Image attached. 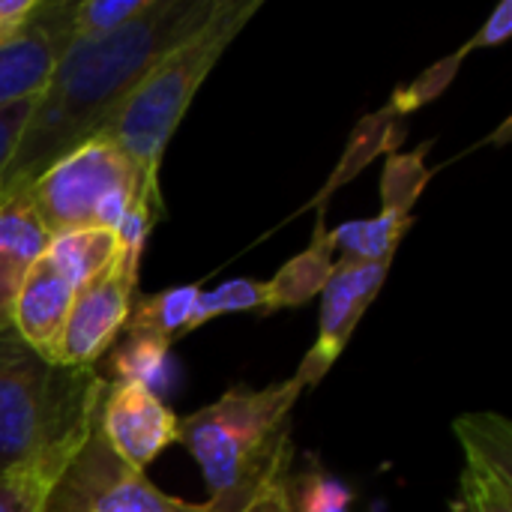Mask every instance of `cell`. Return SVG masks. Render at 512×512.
<instances>
[{"label": "cell", "instance_id": "1", "mask_svg": "<svg viewBox=\"0 0 512 512\" xmlns=\"http://www.w3.org/2000/svg\"><path fill=\"white\" fill-rule=\"evenodd\" d=\"M216 6L219 0H156L147 15L114 33L72 39L33 99L0 195L24 189L63 153L93 138L132 87L168 51L198 33Z\"/></svg>", "mask_w": 512, "mask_h": 512}, {"label": "cell", "instance_id": "2", "mask_svg": "<svg viewBox=\"0 0 512 512\" xmlns=\"http://www.w3.org/2000/svg\"><path fill=\"white\" fill-rule=\"evenodd\" d=\"M105 375L66 369L0 327V483L39 480L54 486L60 471L96 426Z\"/></svg>", "mask_w": 512, "mask_h": 512}, {"label": "cell", "instance_id": "3", "mask_svg": "<svg viewBox=\"0 0 512 512\" xmlns=\"http://www.w3.org/2000/svg\"><path fill=\"white\" fill-rule=\"evenodd\" d=\"M258 9L261 0H219L210 21L168 51L108 114L93 138L111 141L141 168L144 177L159 180L162 153L198 87Z\"/></svg>", "mask_w": 512, "mask_h": 512}, {"label": "cell", "instance_id": "4", "mask_svg": "<svg viewBox=\"0 0 512 512\" xmlns=\"http://www.w3.org/2000/svg\"><path fill=\"white\" fill-rule=\"evenodd\" d=\"M303 384L288 378L264 390L231 387L216 402L177 420V441L198 462L210 501L252 486L291 441V411Z\"/></svg>", "mask_w": 512, "mask_h": 512}, {"label": "cell", "instance_id": "5", "mask_svg": "<svg viewBox=\"0 0 512 512\" xmlns=\"http://www.w3.org/2000/svg\"><path fill=\"white\" fill-rule=\"evenodd\" d=\"M150 183L159 180L144 177L120 147L105 138H87L18 192L48 237H57L81 228L117 231L138 192Z\"/></svg>", "mask_w": 512, "mask_h": 512}, {"label": "cell", "instance_id": "6", "mask_svg": "<svg viewBox=\"0 0 512 512\" xmlns=\"http://www.w3.org/2000/svg\"><path fill=\"white\" fill-rule=\"evenodd\" d=\"M42 512H216L156 489L144 471L123 465L99 435V417L87 441L54 480Z\"/></svg>", "mask_w": 512, "mask_h": 512}, {"label": "cell", "instance_id": "7", "mask_svg": "<svg viewBox=\"0 0 512 512\" xmlns=\"http://www.w3.org/2000/svg\"><path fill=\"white\" fill-rule=\"evenodd\" d=\"M135 288L138 270H132L120 255L108 270L75 288L54 363L66 369H96L102 354L126 327Z\"/></svg>", "mask_w": 512, "mask_h": 512}, {"label": "cell", "instance_id": "8", "mask_svg": "<svg viewBox=\"0 0 512 512\" xmlns=\"http://www.w3.org/2000/svg\"><path fill=\"white\" fill-rule=\"evenodd\" d=\"M390 264L393 261L363 264V261L336 258L333 273H330V279H327V285L321 291L318 339H315L312 351L306 354V360L300 363V369L294 375L303 387L321 384V378L339 360V354L351 342L363 312L378 297V291H381V285H384V279L390 273Z\"/></svg>", "mask_w": 512, "mask_h": 512}, {"label": "cell", "instance_id": "9", "mask_svg": "<svg viewBox=\"0 0 512 512\" xmlns=\"http://www.w3.org/2000/svg\"><path fill=\"white\" fill-rule=\"evenodd\" d=\"M465 453L462 495L453 512H512V423L501 414H465L453 423Z\"/></svg>", "mask_w": 512, "mask_h": 512}, {"label": "cell", "instance_id": "10", "mask_svg": "<svg viewBox=\"0 0 512 512\" xmlns=\"http://www.w3.org/2000/svg\"><path fill=\"white\" fill-rule=\"evenodd\" d=\"M99 435L123 465L144 471L177 441V417L144 384H108L99 405Z\"/></svg>", "mask_w": 512, "mask_h": 512}, {"label": "cell", "instance_id": "11", "mask_svg": "<svg viewBox=\"0 0 512 512\" xmlns=\"http://www.w3.org/2000/svg\"><path fill=\"white\" fill-rule=\"evenodd\" d=\"M69 42V0H39L30 27L0 45V108L33 99Z\"/></svg>", "mask_w": 512, "mask_h": 512}, {"label": "cell", "instance_id": "12", "mask_svg": "<svg viewBox=\"0 0 512 512\" xmlns=\"http://www.w3.org/2000/svg\"><path fill=\"white\" fill-rule=\"evenodd\" d=\"M72 294L75 288L45 258H39L24 276L12 303V330L24 345H30L51 363L72 306Z\"/></svg>", "mask_w": 512, "mask_h": 512}, {"label": "cell", "instance_id": "13", "mask_svg": "<svg viewBox=\"0 0 512 512\" xmlns=\"http://www.w3.org/2000/svg\"><path fill=\"white\" fill-rule=\"evenodd\" d=\"M48 231L21 192L0 195V327L12 324V303L30 267L45 255Z\"/></svg>", "mask_w": 512, "mask_h": 512}, {"label": "cell", "instance_id": "14", "mask_svg": "<svg viewBox=\"0 0 512 512\" xmlns=\"http://www.w3.org/2000/svg\"><path fill=\"white\" fill-rule=\"evenodd\" d=\"M333 264H336V252L330 246L324 222H318L312 243L300 255H294L288 264H282L279 273L270 282H264V288H267V312L303 306L312 297H318L324 291L330 273H333Z\"/></svg>", "mask_w": 512, "mask_h": 512}, {"label": "cell", "instance_id": "15", "mask_svg": "<svg viewBox=\"0 0 512 512\" xmlns=\"http://www.w3.org/2000/svg\"><path fill=\"white\" fill-rule=\"evenodd\" d=\"M402 135H405L402 117H399L390 105L378 108L375 114H366V117L354 126V132H351V138H348V144H345L342 159L336 162L333 174L327 177V183L321 186V192L315 195V201H312L309 207H321L339 186L351 183L369 162H375V159L384 156V153L390 156V153L396 150V144L402 141Z\"/></svg>", "mask_w": 512, "mask_h": 512}, {"label": "cell", "instance_id": "16", "mask_svg": "<svg viewBox=\"0 0 512 512\" xmlns=\"http://www.w3.org/2000/svg\"><path fill=\"white\" fill-rule=\"evenodd\" d=\"M120 255V240L117 231L108 228H81V231H66L48 240L45 246V261L72 285L81 288L102 270H108Z\"/></svg>", "mask_w": 512, "mask_h": 512}, {"label": "cell", "instance_id": "17", "mask_svg": "<svg viewBox=\"0 0 512 512\" xmlns=\"http://www.w3.org/2000/svg\"><path fill=\"white\" fill-rule=\"evenodd\" d=\"M198 297H201V285H180V288H168L153 297H144V300L132 303L123 330L144 333L165 345H174L177 339L186 336V327L192 321Z\"/></svg>", "mask_w": 512, "mask_h": 512}, {"label": "cell", "instance_id": "18", "mask_svg": "<svg viewBox=\"0 0 512 512\" xmlns=\"http://www.w3.org/2000/svg\"><path fill=\"white\" fill-rule=\"evenodd\" d=\"M411 225H414V219L378 213L375 219L345 222L336 231H327V237H330L333 252H339V258L375 264V261H393L399 240L405 237V231Z\"/></svg>", "mask_w": 512, "mask_h": 512}, {"label": "cell", "instance_id": "19", "mask_svg": "<svg viewBox=\"0 0 512 512\" xmlns=\"http://www.w3.org/2000/svg\"><path fill=\"white\" fill-rule=\"evenodd\" d=\"M294 465H297V453H294V441H288L273 459V465L252 486L207 504L216 512H297L291 492Z\"/></svg>", "mask_w": 512, "mask_h": 512}, {"label": "cell", "instance_id": "20", "mask_svg": "<svg viewBox=\"0 0 512 512\" xmlns=\"http://www.w3.org/2000/svg\"><path fill=\"white\" fill-rule=\"evenodd\" d=\"M432 150V141L420 144L411 153H390L381 174V213L414 219L411 210L417 198L423 195L426 183L432 180V168L426 165V156Z\"/></svg>", "mask_w": 512, "mask_h": 512}, {"label": "cell", "instance_id": "21", "mask_svg": "<svg viewBox=\"0 0 512 512\" xmlns=\"http://www.w3.org/2000/svg\"><path fill=\"white\" fill-rule=\"evenodd\" d=\"M168 348L171 345H165L153 336L123 330L120 345L108 354V369H111L114 384H144V387L156 390V384H162V378H165Z\"/></svg>", "mask_w": 512, "mask_h": 512}, {"label": "cell", "instance_id": "22", "mask_svg": "<svg viewBox=\"0 0 512 512\" xmlns=\"http://www.w3.org/2000/svg\"><path fill=\"white\" fill-rule=\"evenodd\" d=\"M156 0H81L69 3V39L114 33L153 9Z\"/></svg>", "mask_w": 512, "mask_h": 512}, {"label": "cell", "instance_id": "23", "mask_svg": "<svg viewBox=\"0 0 512 512\" xmlns=\"http://www.w3.org/2000/svg\"><path fill=\"white\" fill-rule=\"evenodd\" d=\"M234 312H267V288L258 279H231L219 288L201 291L192 321L186 327V336L198 330L201 324L219 318V315H234Z\"/></svg>", "mask_w": 512, "mask_h": 512}, {"label": "cell", "instance_id": "24", "mask_svg": "<svg viewBox=\"0 0 512 512\" xmlns=\"http://www.w3.org/2000/svg\"><path fill=\"white\" fill-rule=\"evenodd\" d=\"M291 492L297 512H351V492L315 462L306 471L294 468Z\"/></svg>", "mask_w": 512, "mask_h": 512}, {"label": "cell", "instance_id": "25", "mask_svg": "<svg viewBox=\"0 0 512 512\" xmlns=\"http://www.w3.org/2000/svg\"><path fill=\"white\" fill-rule=\"evenodd\" d=\"M462 60H465V57H462L459 51L450 54V57H441V60L432 63L420 78H414V81L396 87V90H393V99H390L387 105H390L399 117H405V114H411V111H417V108L435 102V99L453 84V78H456Z\"/></svg>", "mask_w": 512, "mask_h": 512}, {"label": "cell", "instance_id": "26", "mask_svg": "<svg viewBox=\"0 0 512 512\" xmlns=\"http://www.w3.org/2000/svg\"><path fill=\"white\" fill-rule=\"evenodd\" d=\"M51 486L39 480L0 483V512H42Z\"/></svg>", "mask_w": 512, "mask_h": 512}, {"label": "cell", "instance_id": "27", "mask_svg": "<svg viewBox=\"0 0 512 512\" xmlns=\"http://www.w3.org/2000/svg\"><path fill=\"white\" fill-rule=\"evenodd\" d=\"M36 99V96H33ZM33 99H21L15 105H6L0 108V180H3V171L18 147V138H21V129L30 117V108H33Z\"/></svg>", "mask_w": 512, "mask_h": 512}, {"label": "cell", "instance_id": "28", "mask_svg": "<svg viewBox=\"0 0 512 512\" xmlns=\"http://www.w3.org/2000/svg\"><path fill=\"white\" fill-rule=\"evenodd\" d=\"M512 33V0H501L498 3V9L486 18V24L459 48V54L462 57H468L474 48H492V45H501V42H507Z\"/></svg>", "mask_w": 512, "mask_h": 512}, {"label": "cell", "instance_id": "29", "mask_svg": "<svg viewBox=\"0 0 512 512\" xmlns=\"http://www.w3.org/2000/svg\"><path fill=\"white\" fill-rule=\"evenodd\" d=\"M36 9L39 0H0V45L18 39L30 27Z\"/></svg>", "mask_w": 512, "mask_h": 512}]
</instances>
